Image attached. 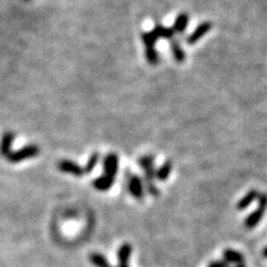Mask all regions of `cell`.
I'll use <instances>...</instances> for the list:
<instances>
[{
    "mask_svg": "<svg viewBox=\"0 0 267 267\" xmlns=\"http://www.w3.org/2000/svg\"><path fill=\"white\" fill-rule=\"evenodd\" d=\"M258 207L256 211H254L246 217L245 222H244V226H245L247 230H253L254 227H256L258 223L261 222L263 216H264V213L267 209V194L259 193L258 197Z\"/></svg>",
    "mask_w": 267,
    "mask_h": 267,
    "instance_id": "1",
    "label": "cell"
},
{
    "mask_svg": "<svg viewBox=\"0 0 267 267\" xmlns=\"http://www.w3.org/2000/svg\"><path fill=\"white\" fill-rule=\"evenodd\" d=\"M39 147L36 146V145H28V146L22 147L16 151H11L7 159L10 163H20L25 159L36 157V156L39 155Z\"/></svg>",
    "mask_w": 267,
    "mask_h": 267,
    "instance_id": "2",
    "label": "cell"
},
{
    "mask_svg": "<svg viewBox=\"0 0 267 267\" xmlns=\"http://www.w3.org/2000/svg\"><path fill=\"white\" fill-rule=\"evenodd\" d=\"M127 181H128V190L129 193L132 194L134 198L138 200H144V186H143V181L137 176L135 174H129L127 171Z\"/></svg>",
    "mask_w": 267,
    "mask_h": 267,
    "instance_id": "3",
    "label": "cell"
},
{
    "mask_svg": "<svg viewBox=\"0 0 267 267\" xmlns=\"http://www.w3.org/2000/svg\"><path fill=\"white\" fill-rule=\"evenodd\" d=\"M118 165H119L118 156L114 152H110L104 158V175L115 179L118 173Z\"/></svg>",
    "mask_w": 267,
    "mask_h": 267,
    "instance_id": "4",
    "label": "cell"
},
{
    "mask_svg": "<svg viewBox=\"0 0 267 267\" xmlns=\"http://www.w3.org/2000/svg\"><path fill=\"white\" fill-rule=\"evenodd\" d=\"M212 22L211 21H204V22H201V24L198 25L196 27V29L194 30V32L190 33V35L187 37V44L190 45V46H193V45H195L197 41H200L201 38H203L206 33H207L209 30L212 29Z\"/></svg>",
    "mask_w": 267,
    "mask_h": 267,
    "instance_id": "5",
    "label": "cell"
},
{
    "mask_svg": "<svg viewBox=\"0 0 267 267\" xmlns=\"http://www.w3.org/2000/svg\"><path fill=\"white\" fill-rule=\"evenodd\" d=\"M58 169L60 171H63V173H67V174H71L74 175V176H83L85 175V168H83V167H80L77 164L71 162V160H60L58 163Z\"/></svg>",
    "mask_w": 267,
    "mask_h": 267,
    "instance_id": "6",
    "label": "cell"
},
{
    "mask_svg": "<svg viewBox=\"0 0 267 267\" xmlns=\"http://www.w3.org/2000/svg\"><path fill=\"white\" fill-rule=\"evenodd\" d=\"M15 139V134L13 132H7L3 134L0 140V154L3 157H8L11 152V147H13V143Z\"/></svg>",
    "mask_w": 267,
    "mask_h": 267,
    "instance_id": "7",
    "label": "cell"
},
{
    "mask_svg": "<svg viewBox=\"0 0 267 267\" xmlns=\"http://www.w3.org/2000/svg\"><path fill=\"white\" fill-rule=\"evenodd\" d=\"M152 32L158 39H166V40H173L175 37V30L170 27H165L160 24H156L155 28L152 29Z\"/></svg>",
    "mask_w": 267,
    "mask_h": 267,
    "instance_id": "8",
    "label": "cell"
},
{
    "mask_svg": "<svg viewBox=\"0 0 267 267\" xmlns=\"http://www.w3.org/2000/svg\"><path fill=\"white\" fill-rule=\"evenodd\" d=\"M170 50H171V53H173L175 62L178 64H182L185 62L186 55H185L184 49H183V47L181 46V43H179V40L175 39V38L173 40H170Z\"/></svg>",
    "mask_w": 267,
    "mask_h": 267,
    "instance_id": "9",
    "label": "cell"
},
{
    "mask_svg": "<svg viewBox=\"0 0 267 267\" xmlns=\"http://www.w3.org/2000/svg\"><path fill=\"white\" fill-rule=\"evenodd\" d=\"M132 250V246L129 244H124L119 247V250H118V262H119V264L117 267H129L128 261L129 257H131Z\"/></svg>",
    "mask_w": 267,
    "mask_h": 267,
    "instance_id": "10",
    "label": "cell"
},
{
    "mask_svg": "<svg viewBox=\"0 0 267 267\" xmlns=\"http://www.w3.org/2000/svg\"><path fill=\"white\" fill-rule=\"evenodd\" d=\"M188 22H189L188 14H186V13L179 14L176 17V19H175V22L173 26V29L175 30V33H184L187 28Z\"/></svg>",
    "mask_w": 267,
    "mask_h": 267,
    "instance_id": "11",
    "label": "cell"
},
{
    "mask_svg": "<svg viewBox=\"0 0 267 267\" xmlns=\"http://www.w3.org/2000/svg\"><path fill=\"white\" fill-rule=\"evenodd\" d=\"M114 182H115V179L114 178H110L108 176H106V175H102V176L95 179L93 182V186L98 190L105 192V190L110 189V187L113 186Z\"/></svg>",
    "mask_w": 267,
    "mask_h": 267,
    "instance_id": "12",
    "label": "cell"
},
{
    "mask_svg": "<svg viewBox=\"0 0 267 267\" xmlns=\"http://www.w3.org/2000/svg\"><path fill=\"white\" fill-rule=\"evenodd\" d=\"M258 192L257 190H255V189H251L250 190L249 193L246 194L245 196H244L242 200H240L238 203H237V206H236V207H237V209H239V211H242V209H245L249 207V206L253 203V201L255 200H257V197H258Z\"/></svg>",
    "mask_w": 267,
    "mask_h": 267,
    "instance_id": "13",
    "label": "cell"
},
{
    "mask_svg": "<svg viewBox=\"0 0 267 267\" xmlns=\"http://www.w3.org/2000/svg\"><path fill=\"white\" fill-rule=\"evenodd\" d=\"M171 169H173V163L171 160H167V162L164 163L163 166H160V168L156 170V179H158L159 182H165L167 178L169 177L171 173Z\"/></svg>",
    "mask_w": 267,
    "mask_h": 267,
    "instance_id": "14",
    "label": "cell"
},
{
    "mask_svg": "<svg viewBox=\"0 0 267 267\" xmlns=\"http://www.w3.org/2000/svg\"><path fill=\"white\" fill-rule=\"evenodd\" d=\"M224 257L225 261H227L228 263H234V264H244L245 261H244V256L243 254L238 253L232 249H226L224 250Z\"/></svg>",
    "mask_w": 267,
    "mask_h": 267,
    "instance_id": "15",
    "label": "cell"
},
{
    "mask_svg": "<svg viewBox=\"0 0 267 267\" xmlns=\"http://www.w3.org/2000/svg\"><path fill=\"white\" fill-rule=\"evenodd\" d=\"M142 40L145 44V49L155 48V45L157 43L158 38L155 35L154 32L150 30V32H145L142 33Z\"/></svg>",
    "mask_w": 267,
    "mask_h": 267,
    "instance_id": "16",
    "label": "cell"
},
{
    "mask_svg": "<svg viewBox=\"0 0 267 267\" xmlns=\"http://www.w3.org/2000/svg\"><path fill=\"white\" fill-rule=\"evenodd\" d=\"M145 57H146L148 64L151 65V66H156V65L159 64L160 57L157 50H156V48L145 49Z\"/></svg>",
    "mask_w": 267,
    "mask_h": 267,
    "instance_id": "17",
    "label": "cell"
},
{
    "mask_svg": "<svg viewBox=\"0 0 267 267\" xmlns=\"http://www.w3.org/2000/svg\"><path fill=\"white\" fill-rule=\"evenodd\" d=\"M89 259H90V262L93 263V264L96 267H112L109 265L108 261H107L104 255H101L99 253L90 254Z\"/></svg>",
    "mask_w": 267,
    "mask_h": 267,
    "instance_id": "18",
    "label": "cell"
},
{
    "mask_svg": "<svg viewBox=\"0 0 267 267\" xmlns=\"http://www.w3.org/2000/svg\"><path fill=\"white\" fill-rule=\"evenodd\" d=\"M99 157H100V155H99V152H97V151H95V152H93V154H91V156L88 159V162H87V165L83 167V168H85L86 174H90L91 171H93V169L97 165Z\"/></svg>",
    "mask_w": 267,
    "mask_h": 267,
    "instance_id": "19",
    "label": "cell"
},
{
    "mask_svg": "<svg viewBox=\"0 0 267 267\" xmlns=\"http://www.w3.org/2000/svg\"><path fill=\"white\" fill-rule=\"evenodd\" d=\"M155 163V157L152 155H146V156H143V157H140L138 159V165L142 167L143 169L147 168V167L150 166H152Z\"/></svg>",
    "mask_w": 267,
    "mask_h": 267,
    "instance_id": "20",
    "label": "cell"
},
{
    "mask_svg": "<svg viewBox=\"0 0 267 267\" xmlns=\"http://www.w3.org/2000/svg\"><path fill=\"white\" fill-rule=\"evenodd\" d=\"M208 267H230V263L225 261V259H223V261H215L212 262Z\"/></svg>",
    "mask_w": 267,
    "mask_h": 267,
    "instance_id": "21",
    "label": "cell"
},
{
    "mask_svg": "<svg viewBox=\"0 0 267 267\" xmlns=\"http://www.w3.org/2000/svg\"><path fill=\"white\" fill-rule=\"evenodd\" d=\"M263 255H264V256H265V257H267V246L265 247V249H264V250H263Z\"/></svg>",
    "mask_w": 267,
    "mask_h": 267,
    "instance_id": "22",
    "label": "cell"
},
{
    "mask_svg": "<svg viewBox=\"0 0 267 267\" xmlns=\"http://www.w3.org/2000/svg\"><path fill=\"white\" fill-rule=\"evenodd\" d=\"M235 267H246V265H245V263H244V264H237Z\"/></svg>",
    "mask_w": 267,
    "mask_h": 267,
    "instance_id": "23",
    "label": "cell"
}]
</instances>
